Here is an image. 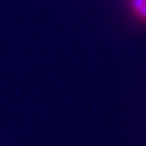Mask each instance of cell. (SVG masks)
Segmentation results:
<instances>
[{"mask_svg":"<svg viewBox=\"0 0 146 146\" xmlns=\"http://www.w3.org/2000/svg\"><path fill=\"white\" fill-rule=\"evenodd\" d=\"M128 6L135 20L146 24V0H128Z\"/></svg>","mask_w":146,"mask_h":146,"instance_id":"cell-1","label":"cell"}]
</instances>
